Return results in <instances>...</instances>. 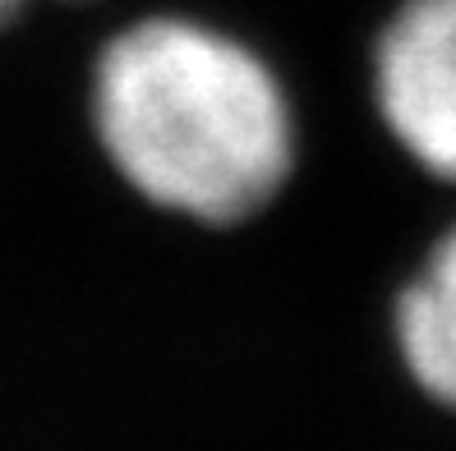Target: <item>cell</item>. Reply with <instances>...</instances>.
I'll return each mask as SVG.
<instances>
[{
	"label": "cell",
	"instance_id": "cell-1",
	"mask_svg": "<svg viewBox=\"0 0 456 451\" xmlns=\"http://www.w3.org/2000/svg\"><path fill=\"white\" fill-rule=\"evenodd\" d=\"M93 116L116 171L194 221H240L295 162L290 101L245 42L190 19H143L97 60Z\"/></svg>",
	"mask_w": 456,
	"mask_h": 451
},
{
	"label": "cell",
	"instance_id": "cell-2",
	"mask_svg": "<svg viewBox=\"0 0 456 451\" xmlns=\"http://www.w3.org/2000/svg\"><path fill=\"white\" fill-rule=\"evenodd\" d=\"M373 93L396 143L456 180V0H406L373 56Z\"/></svg>",
	"mask_w": 456,
	"mask_h": 451
},
{
	"label": "cell",
	"instance_id": "cell-3",
	"mask_svg": "<svg viewBox=\"0 0 456 451\" xmlns=\"http://www.w3.org/2000/svg\"><path fill=\"white\" fill-rule=\"evenodd\" d=\"M396 341L411 378L456 410V230L443 235L419 277L401 290Z\"/></svg>",
	"mask_w": 456,
	"mask_h": 451
},
{
	"label": "cell",
	"instance_id": "cell-4",
	"mask_svg": "<svg viewBox=\"0 0 456 451\" xmlns=\"http://www.w3.org/2000/svg\"><path fill=\"white\" fill-rule=\"evenodd\" d=\"M19 5H23V0H0V19H10Z\"/></svg>",
	"mask_w": 456,
	"mask_h": 451
}]
</instances>
